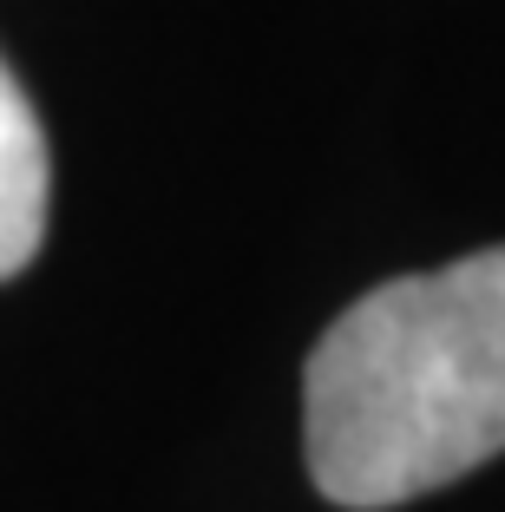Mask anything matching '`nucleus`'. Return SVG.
I'll return each mask as SVG.
<instances>
[{
	"mask_svg": "<svg viewBox=\"0 0 505 512\" xmlns=\"http://www.w3.org/2000/svg\"><path fill=\"white\" fill-rule=\"evenodd\" d=\"M322 499L387 512L505 453V243L394 276L328 322L302 368Z\"/></svg>",
	"mask_w": 505,
	"mask_h": 512,
	"instance_id": "obj_1",
	"label": "nucleus"
},
{
	"mask_svg": "<svg viewBox=\"0 0 505 512\" xmlns=\"http://www.w3.org/2000/svg\"><path fill=\"white\" fill-rule=\"evenodd\" d=\"M46 204H53V158H46L40 112L20 92L14 66L0 60V283L40 256Z\"/></svg>",
	"mask_w": 505,
	"mask_h": 512,
	"instance_id": "obj_2",
	"label": "nucleus"
}]
</instances>
